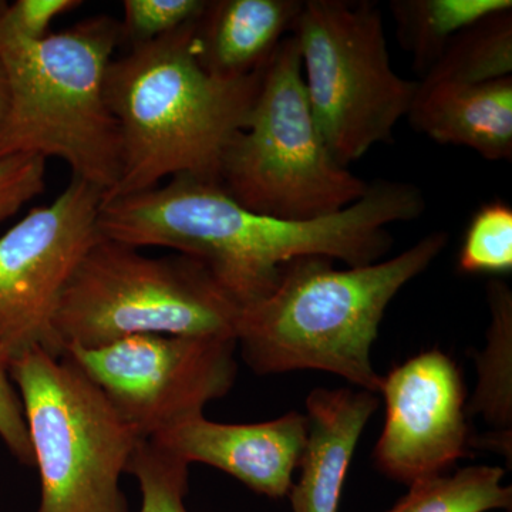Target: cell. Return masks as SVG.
<instances>
[{"instance_id":"obj_3","label":"cell","mask_w":512,"mask_h":512,"mask_svg":"<svg viewBox=\"0 0 512 512\" xmlns=\"http://www.w3.org/2000/svg\"><path fill=\"white\" fill-rule=\"evenodd\" d=\"M447 242V232L434 231L393 258L348 269L333 268L325 256L289 262L274 292L241 309L237 342L245 363L256 375L332 373L379 394L383 377L372 348L384 312Z\"/></svg>"},{"instance_id":"obj_12","label":"cell","mask_w":512,"mask_h":512,"mask_svg":"<svg viewBox=\"0 0 512 512\" xmlns=\"http://www.w3.org/2000/svg\"><path fill=\"white\" fill-rule=\"evenodd\" d=\"M306 439L308 419L296 412L252 424L195 417L151 437L188 464L218 468L249 490L274 500L288 497Z\"/></svg>"},{"instance_id":"obj_19","label":"cell","mask_w":512,"mask_h":512,"mask_svg":"<svg viewBox=\"0 0 512 512\" xmlns=\"http://www.w3.org/2000/svg\"><path fill=\"white\" fill-rule=\"evenodd\" d=\"M501 467L470 466L453 476L423 478L386 512H488L510 510L512 488Z\"/></svg>"},{"instance_id":"obj_17","label":"cell","mask_w":512,"mask_h":512,"mask_svg":"<svg viewBox=\"0 0 512 512\" xmlns=\"http://www.w3.org/2000/svg\"><path fill=\"white\" fill-rule=\"evenodd\" d=\"M400 45L412 55L414 70L424 76L451 40L493 13L512 9L511 0H393Z\"/></svg>"},{"instance_id":"obj_24","label":"cell","mask_w":512,"mask_h":512,"mask_svg":"<svg viewBox=\"0 0 512 512\" xmlns=\"http://www.w3.org/2000/svg\"><path fill=\"white\" fill-rule=\"evenodd\" d=\"M82 6L80 0H18L2 2L0 6V33L37 42L49 35L50 25L57 16Z\"/></svg>"},{"instance_id":"obj_5","label":"cell","mask_w":512,"mask_h":512,"mask_svg":"<svg viewBox=\"0 0 512 512\" xmlns=\"http://www.w3.org/2000/svg\"><path fill=\"white\" fill-rule=\"evenodd\" d=\"M218 185L249 211L291 221L338 214L369 188L336 161L320 133L292 35L265 67L247 127L222 160Z\"/></svg>"},{"instance_id":"obj_18","label":"cell","mask_w":512,"mask_h":512,"mask_svg":"<svg viewBox=\"0 0 512 512\" xmlns=\"http://www.w3.org/2000/svg\"><path fill=\"white\" fill-rule=\"evenodd\" d=\"M512 74V9L493 13L458 33L420 83L480 84Z\"/></svg>"},{"instance_id":"obj_15","label":"cell","mask_w":512,"mask_h":512,"mask_svg":"<svg viewBox=\"0 0 512 512\" xmlns=\"http://www.w3.org/2000/svg\"><path fill=\"white\" fill-rule=\"evenodd\" d=\"M301 0H214L195 26L205 70L222 79L262 72L301 12Z\"/></svg>"},{"instance_id":"obj_20","label":"cell","mask_w":512,"mask_h":512,"mask_svg":"<svg viewBox=\"0 0 512 512\" xmlns=\"http://www.w3.org/2000/svg\"><path fill=\"white\" fill-rule=\"evenodd\" d=\"M126 473L136 478L140 488V512H190L185 505L190 464L156 441H138Z\"/></svg>"},{"instance_id":"obj_10","label":"cell","mask_w":512,"mask_h":512,"mask_svg":"<svg viewBox=\"0 0 512 512\" xmlns=\"http://www.w3.org/2000/svg\"><path fill=\"white\" fill-rule=\"evenodd\" d=\"M104 192L72 177L62 194L0 237V349L10 362L32 349L63 356L55 318L77 266L96 242Z\"/></svg>"},{"instance_id":"obj_16","label":"cell","mask_w":512,"mask_h":512,"mask_svg":"<svg viewBox=\"0 0 512 512\" xmlns=\"http://www.w3.org/2000/svg\"><path fill=\"white\" fill-rule=\"evenodd\" d=\"M491 323L487 346L477 353L478 384L467 414H481L493 433L474 441L477 447L501 453L511 463L512 451V292L503 281L487 288Z\"/></svg>"},{"instance_id":"obj_7","label":"cell","mask_w":512,"mask_h":512,"mask_svg":"<svg viewBox=\"0 0 512 512\" xmlns=\"http://www.w3.org/2000/svg\"><path fill=\"white\" fill-rule=\"evenodd\" d=\"M39 468L36 512H128L121 476L141 437L69 357L32 349L12 360Z\"/></svg>"},{"instance_id":"obj_25","label":"cell","mask_w":512,"mask_h":512,"mask_svg":"<svg viewBox=\"0 0 512 512\" xmlns=\"http://www.w3.org/2000/svg\"><path fill=\"white\" fill-rule=\"evenodd\" d=\"M10 360L0 349V439L23 466L35 467L22 400L9 375Z\"/></svg>"},{"instance_id":"obj_6","label":"cell","mask_w":512,"mask_h":512,"mask_svg":"<svg viewBox=\"0 0 512 512\" xmlns=\"http://www.w3.org/2000/svg\"><path fill=\"white\" fill-rule=\"evenodd\" d=\"M239 315L198 259L153 258L103 237L64 289L55 329L63 350L97 349L134 335L237 338Z\"/></svg>"},{"instance_id":"obj_22","label":"cell","mask_w":512,"mask_h":512,"mask_svg":"<svg viewBox=\"0 0 512 512\" xmlns=\"http://www.w3.org/2000/svg\"><path fill=\"white\" fill-rule=\"evenodd\" d=\"M207 0H126L120 23L121 39L131 46L160 39L197 22L207 8Z\"/></svg>"},{"instance_id":"obj_13","label":"cell","mask_w":512,"mask_h":512,"mask_svg":"<svg viewBox=\"0 0 512 512\" xmlns=\"http://www.w3.org/2000/svg\"><path fill=\"white\" fill-rule=\"evenodd\" d=\"M379 404L375 393L362 389H315L309 394L301 477L288 494L293 512L339 511L357 443Z\"/></svg>"},{"instance_id":"obj_9","label":"cell","mask_w":512,"mask_h":512,"mask_svg":"<svg viewBox=\"0 0 512 512\" xmlns=\"http://www.w3.org/2000/svg\"><path fill=\"white\" fill-rule=\"evenodd\" d=\"M234 336L134 335L97 349H64L137 431H161L204 416L237 379Z\"/></svg>"},{"instance_id":"obj_2","label":"cell","mask_w":512,"mask_h":512,"mask_svg":"<svg viewBox=\"0 0 512 512\" xmlns=\"http://www.w3.org/2000/svg\"><path fill=\"white\" fill-rule=\"evenodd\" d=\"M198 20L111 60L106 97L119 127L121 170L103 201L180 175L218 184L222 160L247 127L265 69L241 79L205 70L195 53Z\"/></svg>"},{"instance_id":"obj_1","label":"cell","mask_w":512,"mask_h":512,"mask_svg":"<svg viewBox=\"0 0 512 512\" xmlns=\"http://www.w3.org/2000/svg\"><path fill=\"white\" fill-rule=\"evenodd\" d=\"M426 210L414 184L376 180L346 210L308 221L249 211L220 185L180 175L143 192L131 212L140 247H163L198 259L239 308L274 292L289 262L325 256L348 266L382 261L393 245L389 227Z\"/></svg>"},{"instance_id":"obj_11","label":"cell","mask_w":512,"mask_h":512,"mask_svg":"<svg viewBox=\"0 0 512 512\" xmlns=\"http://www.w3.org/2000/svg\"><path fill=\"white\" fill-rule=\"evenodd\" d=\"M380 393L386 423L373 458L384 476L412 485L467 456L466 387L453 359L420 353L383 377Z\"/></svg>"},{"instance_id":"obj_4","label":"cell","mask_w":512,"mask_h":512,"mask_svg":"<svg viewBox=\"0 0 512 512\" xmlns=\"http://www.w3.org/2000/svg\"><path fill=\"white\" fill-rule=\"evenodd\" d=\"M2 6V5H0ZM120 22L96 16L37 42L0 33L8 107L0 119V160L59 158L72 177L100 188L119 183L121 143L106 97Z\"/></svg>"},{"instance_id":"obj_21","label":"cell","mask_w":512,"mask_h":512,"mask_svg":"<svg viewBox=\"0 0 512 512\" xmlns=\"http://www.w3.org/2000/svg\"><path fill=\"white\" fill-rule=\"evenodd\" d=\"M458 269L464 274H507L512 271V208L505 201L481 205L464 234Z\"/></svg>"},{"instance_id":"obj_8","label":"cell","mask_w":512,"mask_h":512,"mask_svg":"<svg viewBox=\"0 0 512 512\" xmlns=\"http://www.w3.org/2000/svg\"><path fill=\"white\" fill-rule=\"evenodd\" d=\"M313 117L343 167L393 141L419 82L394 72L380 10L367 0H306L293 23Z\"/></svg>"},{"instance_id":"obj_23","label":"cell","mask_w":512,"mask_h":512,"mask_svg":"<svg viewBox=\"0 0 512 512\" xmlns=\"http://www.w3.org/2000/svg\"><path fill=\"white\" fill-rule=\"evenodd\" d=\"M45 187V158L13 156L0 160V222L18 214L20 208L39 197Z\"/></svg>"},{"instance_id":"obj_26","label":"cell","mask_w":512,"mask_h":512,"mask_svg":"<svg viewBox=\"0 0 512 512\" xmlns=\"http://www.w3.org/2000/svg\"><path fill=\"white\" fill-rule=\"evenodd\" d=\"M2 5V2H0ZM8 107V79H6L5 66H3L2 57H0V119L5 114Z\"/></svg>"},{"instance_id":"obj_14","label":"cell","mask_w":512,"mask_h":512,"mask_svg":"<svg viewBox=\"0 0 512 512\" xmlns=\"http://www.w3.org/2000/svg\"><path fill=\"white\" fill-rule=\"evenodd\" d=\"M407 117L436 143L470 148L488 161H511L512 76L480 84L419 82Z\"/></svg>"}]
</instances>
